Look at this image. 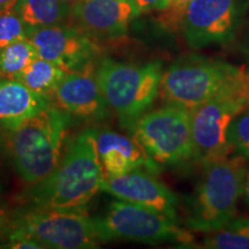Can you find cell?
I'll list each match as a JSON object with an SVG mask.
<instances>
[{
    "label": "cell",
    "mask_w": 249,
    "mask_h": 249,
    "mask_svg": "<svg viewBox=\"0 0 249 249\" xmlns=\"http://www.w3.org/2000/svg\"><path fill=\"white\" fill-rule=\"evenodd\" d=\"M28 39L39 58L53 62L66 73L93 68L99 51L92 38L83 31L64 24L28 28Z\"/></svg>",
    "instance_id": "30bf717a"
},
{
    "label": "cell",
    "mask_w": 249,
    "mask_h": 249,
    "mask_svg": "<svg viewBox=\"0 0 249 249\" xmlns=\"http://www.w3.org/2000/svg\"><path fill=\"white\" fill-rule=\"evenodd\" d=\"M13 9L28 28L62 24L71 17L66 0H18Z\"/></svg>",
    "instance_id": "e0dca14e"
},
{
    "label": "cell",
    "mask_w": 249,
    "mask_h": 249,
    "mask_svg": "<svg viewBox=\"0 0 249 249\" xmlns=\"http://www.w3.org/2000/svg\"><path fill=\"white\" fill-rule=\"evenodd\" d=\"M249 107V73L239 76L219 93L191 111L194 160H218L233 154L227 132L234 118Z\"/></svg>",
    "instance_id": "8992f818"
},
{
    "label": "cell",
    "mask_w": 249,
    "mask_h": 249,
    "mask_svg": "<svg viewBox=\"0 0 249 249\" xmlns=\"http://www.w3.org/2000/svg\"><path fill=\"white\" fill-rule=\"evenodd\" d=\"M37 55L29 39H21L0 50V79L18 80Z\"/></svg>",
    "instance_id": "ffe728a7"
},
{
    "label": "cell",
    "mask_w": 249,
    "mask_h": 249,
    "mask_svg": "<svg viewBox=\"0 0 249 249\" xmlns=\"http://www.w3.org/2000/svg\"><path fill=\"white\" fill-rule=\"evenodd\" d=\"M71 114L50 105L11 132L9 151L15 170L27 185H35L53 171L61 160Z\"/></svg>",
    "instance_id": "277c9868"
},
{
    "label": "cell",
    "mask_w": 249,
    "mask_h": 249,
    "mask_svg": "<svg viewBox=\"0 0 249 249\" xmlns=\"http://www.w3.org/2000/svg\"><path fill=\"white\" fill-rule=\"evenodd\" d=\"M201 248L249 249V217L233 218L225 226L210 232Z\"/></svg>",
    "instance_id": "d6986e66"
},
{
    "label": "cell",
    "mask_w": 249,
    "mask_h": 249,
    "mask_svg": "<svg viewBox=\"0 0 249 249\" xmlns=\"http://www.w3.org/2000/svg\"><path fill=\"white\" fill-rule=\"evenodd\" d=\"M101 191L107 193L117 200L141 205L157 211L171 219H178V197L167 186L155 177V173L144 170L104 179Z\"/></svg>",
    "instance_id": "4fadbf2b"
},
{
    "label": "cell",
    "mask_w": 249,
    "mask_h": 249,
    "mask_svg": "<svg viewBox=\"0 0 249 249\" xmlns=\"http://www.w3.org/2000/svg\"><path fill=\"white\" fill-rule=\"evenodd\" d=\"M233 154L202 164L203 172L187 204L186 226L192 231L213 232L235 218L248 167L245 157Z\"/></svg>",
    "instance_id": "7a4b0ae2"
},
{
    "label": "cell",
    "mask_w": 249,
    "mask_h": 249,
    "mask_svg": "<svg viewBox=\"0 0 249 249\" xmlns=\"http://www.w3.org/2000/svg\"><path fill=\"white\" fill-rule=\"evenodd\" d=\"M93 222L101 242L126 240L143 244L177 242L181 245L194 242L192 233L180 227L177 220L126 201L111 202L99 216L93 218Z\"/></svg>",
    "instance_id": "ba28073f"
},
{
    "label": "cell",
    "mask_w": 249,
    "mask_h": 249,
    "mask_svg": "<svg viewBox=\"0 0 249 249\" xmlns=\"http://www.w3.org/2000/svg\"><path fill=\"white\" fill-rule=\"evenodd\" d=\"M28 38V27L13 8L0 13V50Z\"/></svg>",
    "instance_id": "44dd1931"
},
{
    "label": "cell",
    "mask_w": 249,
    "mask_h": 249,
    "mask_svg": "<svg viewBox=\"0 0 249 249\" xmlns=\"http://www.w3.org/2000/svg\"><path fill=\"white\" fill-rule=\"evenodd\" d=\"M227 141L233 151L249 160V107L233 119L227 132Z\"/></svg>",
    "instance_id": "7402d4cb"
},
{
    "label": "cell",
    "mask_w": 249,
    "mask_h": 249,
    "mask_svg": "<svg viewBox=\"0 0 249 249\" xmlns=\"http://www.w3.org/2000/svg\"><path fill=\"white\" fill-rule=\"evenodd\" d=\"M2 230L6 239L4 245L31 240L43 248L92 249L101 244L93 218H90L86 207H24L13 217H8Z\"/></svg>",
    "instance_id": "3957f363"
},
{
    "label": "cell",
    "mask_w": 249,
    "mask_h": 249,
    "mask_svg": "<svg viewBox=\"0 0 249 249\" xmlns=\"http://www.w3.org/2000/svg\"><path fill=\"white\" fill-rule=\"evenodd\" d=\"M8 220V214H7V210L5 209L4 207L0 205V230L4 229V226L6 225Z\"/></svg>",
    "instance_id": "4316f807"
},
{
    "label": "cell",
    "mask_w": 249,
    "mask_h": 249,
    "mask_svg": "<svg viewBox=\"0 0 249 249\" xmlns=\"http://www.w3.org/2000/svg\"><path fill=\"white\" fill-rule=\"evenodd\" d=\"M96 138L104 179L123 176L135 170L144 169L155 174L160 171V165L149 157L133 136L104 129L96 130Z\"/></svg>",
    "instance_id": "9a60e30c"
},
{
    "label": "cell",
    "mask_w": 249,
    "mask_h": 249,
    "mask_svg": "<svg viewBox=\"0 0 249 249\" xmlns=\"http://www.w3.org/2000/svg\"><path fill=\"white\" fill-rule=\"evenodd\" d=\"M95 73L108 107L126 129L132 130L160 95L163 75L160 61L135 65L103 59Z\"/></svg>",
    "instance_id": "5b68a950"
},
{
    "label": "cell",
    "mask_w": 249,
    "mask_h": 249,
    "mask_svg": "<svg viewBox=\"0 0 249 249\" xmlns=\"http://www.w3.org/2000/svg\"><path fill=\"white\" fill-rule=\"evenodd\" d=\"M140 13L150 11H163L169 7L171 0H133Z\"/></svg>",
    "instance_id": "cb8c5ba5"
},
{
    "label": "cell",
    "mask_w": 249,
    "mask_h": 249,
    "mask_svg": "<svg viewBox=\"0 0 249 249\" xmlns=\"http://www.w3.org/2000/svg\"><path fill=\"white\" fill-rule=\"evenodd\" d=\"M18 0H0V13L7 11L9 8H13Z\"/></svg>",
    "instance_id": "484cf974"
},
{
    "label": "cell",
    "mask_w": 249,
    "mask_h": 249,
    "mask_svg": "<svg viewBox=\"0 0 249 249\" xmlns=\"http://www.w3.org/2000/svg\"><path fill=\"white\" fill-rule=\"evenodd\" d=\"M65 75L66 71L53 62L37 57L18 77V81L33 91L52 97Z\"/></svg>",
    "instance_id": "ac0fdd59"
},
{
    "label": "cell",
    "mask_w": 249,
    "mask_h": 249,
    "mask_svg": "<svg viewBox=\"0 0 249 249\" xmlns=\"http://www.w3.org/2000/svg\"><path fill=\"white\" fill-rule=\"evenodd\" d=\"M130 132L158 165L176 166L194 160L191 111L185 107L169 104L144 113Z\"/></svg>",
    "instance_id": "9c48e42d"
},
{
    "label": "cell",
    "mask_w": 249,
    "mask_h": 249,
    "mask_svg": "<svg viewBox=\"0 0 249 249\" xmlns=\"http://www.w3.org/2000/svg\"><path fill=\"white\" fill-rule=\"evenodd\" d=\"M242 70L198 54L183 55L161 75L160 96L167 104L192 111L231 85Z\"/></svg>",
    "instance_id": "52a82bcc"
},
{
    "label": "cell",
    "mask_w": 249,
    "mask_h": 249,
    "mask_svg": "<svg viewBox=\"0 0 249 249\" xmlns=\"http://www.w3.org/2000/svg\"><path fill=\"white\" fill-rule=\"evenodd\" d=\"M139 14L133 0H76L71 6V17L77 29L95 39L124 35Z\"/></svg>",
    "instance_id": "7c38bea8"
},
{
    "label": "cell",
    "mask_w": 249,
    "mask_h": 249,
    "mask_svg": "<svg viewBox=\"0 0 249 249\" xmlns=\"http://www.w3.org/2000/svg\"><path fill=\"white\" fill-rule=\"evenodd\" d=\"M242 197H244L246 204L249 205V170H247V173H246L245 177L244 188H242Z\"/></svg>",
    "instance_id": "d4e9b609"
},
{
    "label": "cell",
    "mask_w": 249,
    "mask_h": 249,
    "mask_svg": "<svg viewBox=\"0 0 249 249\" xmlns=\"http://www.w3.org/2000/svg\"><path fill=\"white\" fill-rule=\"evenodd\" d=\"M52 97L71 116L85 120H104L111 112L93 68L66 73Z\"/></svg>",
    "instance_id": "5bb4252c"
},
{
    "label": "cell",
    "mask_w": 249,
    "mask_h": 249,
    "mask_svg": "<svg viewBox=\"0 0 249 249\" xmlns=\"http://www.w3.org/2000/svg\"><path fill=\"white\" fill-rule=\"evenodd\" d=\"M193 0H171L169 7L161 11L157 21L164 30L176 33L181 29L183 17Z\"/></svg>",
    "instance_id": "603a6c76"
},
{
    "label": "cell",
    "mask_w": 249,
    "mask_h": 249,
    "mask_svg": "<svg viewBox=\"0 0 249 249\" xmlns=\"http://www.w3.org/2000/svg\"><path fill=\"white\" fill-rule=\"evenodd\" d=\"M236 17V0H193L181 26L187 44L201 49L225 43L233 35Z\"/></svg>",
    "instance_id": "8fae6325"
},
{
    "label": "cell",
    "mask_w": 249,
    "mask_h": 249,
    "mask_svg": "<svg viewBox=\"0 0 249 249\" xmlns=\"http://www.w3.org/2000/svg\"><path fill=\"white\" fill-rule=\"evenodd\" d=\"M50 105L49 96L33 91L18 80L0 79V129L14 132Z\"/></svg>",
    "instance_id": "2e32d148"
},
{
    "label": "cell",
    "mask_w": 249,
    "mask_h": 249,
    "mask_svg": "<svg viewBox=\"0 0 249 249\" xmlns=\"http://www.w3.org/2000/svg\"><path fill=\"white\" fill-rule=\"evenodd\" d=\"M104 177L96 129H85L68 143L57 167L21 195L24 207L73 209L86 207L101 191Z\"/></svg>",
    "instance_id": "6da1fadb"
}]
</instances>
